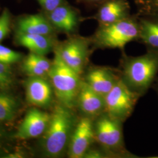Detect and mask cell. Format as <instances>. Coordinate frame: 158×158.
Masks as SVG:
<instances>
[{"label": "cell", "mask_w": 158, "mask_h": 158, "mask_svg": "<svg viewBox=\"0 0 158 158\" xmlns=\"http://www.w3.org/2000/svg\"><path fill=\"white\" fill-rule=\"evenodd\" d=\"M76 124L70 108L62 104L55 107L44 139V148L48 156L57 158L62 155L69 145Z\"/></svg>", "instance_id": "1"}, {"label": "cell", "mask_w": 158, "mask_h": 158, "mask_svg": "<svg viewBox=\"0 0 158 158\" xmlns=\"http://www.w3.org/2000/svg\"><path fill=\"white\" fill-rule=\"evenodd\" d=\"M158 72V51L149 49L141 56L125 59L121 79L141 96L152 85Z\"/></svg>", "instance_id": "2"}, {"label": "cell", "mask_w": 158, "mask_h": 158, "mask_svg": "<svg viewBox=\"0 0 158 158\" xmlns=\"http://www.w3.org/2000/svg\"><path fill=\"white\" fill-rule=\"evenodd\" d=\"M80 76L68 66L55 51V56L48 76L60 104L70 109L77 103L81 83Z\"/></svg>", "instance_id": "3"}, {"label": "cell", "mask_w": 158, "mask_h": 158, "mask_svg": "<svg viewBox=\"0 0 158 158\" xmlns=\"http://www.w3.org/2000/svg\"><path fill=\"white\" fill-rule=\"evenodd\" d=\"M139 38V23L129 17L115 23L100 25L91 42L97 48L123 49L131 41Z\"/></svg>", "instance_id": "4"}, {"label": "cell", "mask_w": 158, "mask_h": 158, "mask_svg": "<svg viewBox=\"0 0 158 158\" xmlns=\"http://www.w3.org/2000/svg\"><path fill=\"white\" fill-rule=\"evenodd\" d=\"M139 96L132 90L123 79L119 78L104 97V113L123 122L132 112Z\"/></svg>", "instance_id": "5"}, {"label": "cell", "mask_w": 158, "mask_h": 158, "mask_svg": "<svg viewBox=\"0 0 158 158\" xmlns=\"http://www.w3.org/2000/svg\"><path fill=\"white\" fill-rule=\"evenodd\" d=\"M91 42L89 39L74 36L58 46L55 51L68 66L80 75L88 61Z\"/></svg>", "instance_id": "6"}, {"label": "cell", "mask_w": 158, "mask_h": 158, "mask_svg": "<svg viewBox=\"0 0 158 158\" xmlns=\"http://www.w3.org/2000/svg\"><path fill=\"white\" fill-rule=\"evenodd\" d=\"M121 123L106 113L101 114L94 123L95 140L108 151L118 149L123 139Z\"/></svg>", "instance_id": "7"}, {"label": "cell", "mask_w": 158, "mask_h": 158, "mask_svg": "<svg viewBox=\"0 0 158 158\" xmlns=\"http://www.w3.org/2000/svg\"><path fill=\"white\" fill-rule=\"evenodd\" d=\"M95 140L94 123L92 118L83 117L76 123L68 145L70 158H84Z\"/></svg>", "instance_id": "8"}, {"label": "cell", "mask_w": 158, "mask_h": 158, "mask_svg": "<svg viewBox=\"0 0 158 158\" xmlns=\"http://www.w3.org/2000/svg\"><path fill=\"white\" fill-rule=\"evenodd\" d=\"M51 115L33 108L27 113L15 137L27 139L38 137L45 132L51 119Z\"/></svg>", "instance_id": "9"}, {"label": "cell", "mask_w": 158, "mask_h": 158, "mask_svg": "<svg viewBox=\"0 0 158 158\" xmlns=\"http://www.w3.org/2000/svg\"><path fill=\"white\" fill-rule=\"evenodd\" d=\"M79 109L85 117H98L105 111V99L93 90L85 81H81L77 98Z\"/></svg>", "instance_id": "10"}, {"label": "cell", "mask_w": 158, "mask_h": 158, "mask_svg": "<svg viewBox=\"0 0 158 158\" xmlns=\"http://www.w3.org/2000/svg\"><path fill=\"white\" fill-rule=\"evenodd\" d=\"M27 101L40 107L48 106L52 101L53 89L44 77L31 76L25 83Z\"/></svg>", "instance_id": "11"}, {"label": "cell", "mask_w": 158, "mask_h": 158, "mask_svg": "<svg viewBox=\"0 0 158 158\" xmlns=\"http://www.w3.org/2000/svg\"><path fill=\"white\" fill-rule=\"evenodd\" d=\"M119 79L108 68L94 67L89 70L84 81L93 90L105 97Z\"/></svg>", "instance_id": "12"}, {"label": "cell", "mask_w": 158, "mask_h": 158, "mask_svg": "<svg viewBox=\"0 0 158 158\" xmlns=\"http://www.w3.org/2000/svg\"><path fill=\"white\" fill-rule=\"evenodd\" d=\"M48 14L47 18L54 28L62 32L71 34L78 27L79 14L69 6L62 4Z\"/></svg>", "instance_id": "13"}, {"label": "cell", "mask_w": 158, "mask_h": 158, "mask_svg": "<svg viewBox=\"0 0 158 158\" xmlns=\"http://www.w3.org/2000/svg\"><path fill=\"white\" fill-rule=\"evenodd\" d=\"M129 11V5L125 0H108L100 6L95 18L100 25L108 24L128 18Z\"/></svg>", "instance_id": "14"}, {"label": "cell", "mask_w": 158, "mask_h": 158, "mask_svg": "<svg viewBox=\"0 0 158 158\" xmlns=\"http://www.w3.org/2000/svg\"><path fill=\"white\" fill-rule=\"evenodd\" d=\"M17 32L51 36L55 28L47 17L35 14L19 18L17 23Z\"/></svg>", "instance_id": "15"}, {"label": "cell", "mask_w": 158, "mask_h": 158, "mask_svg": "<svg viewBox=\"0 0 158 158\" xmlns=\"http://www.w3.org/2000/svg\"><path fill=\"white\" fill-rule=\"evenodd\" d=\"M16 40L19 45L26 48L31 52L44 56L49 53L54 47L51 36L17 32Z\"/></svg>", "instance_id": "16"}, {"label": "cell", "mask_w": 158, "mask_h": 158, "mask_svg": "<svg viewBox=\"0 0 158 158\" xmlns=\"http://www.w3.org/2000/svg\"><path fill=\"white\" fill-rule=\"evenodd\" d=\"M139 23V39L149 48V49L158 51V17L141 19Z\"/></svg>", "instance_id": "17"}, {"label": "cell", "mask_w": 158, "mask_h": 158, "mask_svg": "<svg viewBox=\"0 0 158 158\" xmlns=\"http://www.w3.org/2000/svg\"><path fill=\"white\" fill-rule=\"evenodd\" d=\"M16 99L6 93H0V123L14 118L18 109Z\"/></svg>", "instance_id": "18"}, {"label": "cell", "mask_w": 158, "mask_h": 158, "mask_svg": "<svg viewBox=\"0 0 158 158\" xmlns=\"http://www.w3.org/2000/svg\"><path fill=\"white\" fill-rule=\"evenodd\" d=\"M22 55L19 52L13 51L9 48L0 44V63L10 65L20 61Z\"/></svg>", "instance_id": "19"}, {"label": "cell", "mask_w": 158, "mask_h": 158, "mask_svg": "<svg viewBox=\"0 0 158 158\" xmlns=\"http://www.w3.org/2000/svg\"><path fill=\"white\" fill-rule=\"evenodd\" d=\"M24 60L32 63L38 68H40L48 74L52 65V62H50L48 59H46L45 56L32 52H31Z\"/></svg>", "instance_id": "20"}, {"label": "cell", "mask_w": 158, "mask_h": 158, "mask_svg": "<svg viewBox=\"0 0 158 158\" xmlns=\"http://www.w3.org/2000/svg\"><path fill=\"white\" fill-rule=\"evenodd\" d=\"M13 81L12 73L10 65L0 63V89L9 88Z\"/></svg>", "instance_id": "21"}, {"label": "cell", "mask_w": 158, "mask_h": 158, "mask_svg": "<svg viewBox=\"0 0 158 158\" xmlns=\"http://www.w3.org/2000/svg\"><path fill=\"white\" fill-rule=\"evenodd\" d=\"M11 14L8 9H4L0 15V42L6 38L10 32Z\"/></svg>", "instance_id": "22"}, {"label": "cell", "mask_w": 158, "mask_h": 158, "mask_svg": "<svg viewBox=\"0 0 158 158\" xmlns=\"http://www.w3.org/2000/svg\"><path fill=\"white\" fill-rule=\"evenodd\" d=\"M23 69L24 72L28 74L29 76H38V77H45L48 76V73L44 70L35 66L34 64L28 62L25 60L23 63Z\"/></svg>", "instance_id": "23"}, {"label": "cell", "mask_w": 158, "mask_h": 158, "mask_svg": "<svg viewBox=\"0 0 158 158\" xmlns=\"http://www.w3.org/2000/svg\"><path fill=\"white\" fill-rule=\"evenodd\" d=\"M145 11L152 17H158V0H143Z\"/></svg>", "instance_id": "24"}, {"label": "cell", "mask_w": 158, "mask_h": 158, "mask_svg": "<svg viewBox=\"0 0 158 158\" xmlns=\"http://www.w3.org/2000/svg\"><path fill=\"white\" fill-rule=\"evenodd\" d=\"M42 8L47 12H50L56 8L63 4V0H36Z\"/></svg>", "instance_id": "25"}, {"label": "cell", "mask_w": 158, "mask_h": 158, "mask_svg": "<svg viewBox=\"0 0 158 158\" xmlns=\"http://www.w3.org/2000/svg\"><path fill=\"white\" fill-rule=\"evenodd\" d=\"M104 157V155L101 151L95 149L91 150L90 149L85 154L84 156V158H101Z\"/></svg>", "instance_id": "26"}, {"label": "cell", "mask_w": 158, "mask_h": 158, "mask_svg": "<svg viewBox=\"0 0 158 158\" xmlns=\"http://www.w3.org/2000/svg\"><path fill=\"white\" fill-rule=\"evenodd\" d=\"M89 1H92V2H98V1H100L102 0H88Z\"/></svg>", "instance_id": "27"}]
</instances>
